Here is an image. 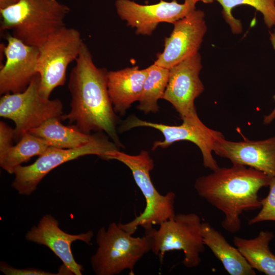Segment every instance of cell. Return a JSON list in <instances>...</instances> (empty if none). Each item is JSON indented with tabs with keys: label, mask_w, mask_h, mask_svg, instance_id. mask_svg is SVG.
Segmentation results:
<instances>
[{
	"label": "cell",
	"mask_w": 275,
	"mask_h": 275,
	"mask_svg": "<svg viewBox=\"0 0 275 275\" xmlns=\"http://www.w3.org/2000/svg\"><path fill=\"white\" fill-rule=\"evenodd\" d=\"M197 2L184 0H160L154 4L142 5L131 0H116L115 6L120 18L135 29L137 35L150 36L161 22L173 24L196 9Z\"/></svg>",
	"instance_id": "obj_11"
},
{
	"label": "cell",
	"mask_w": 275,
	"mask_h": 275,
	"mask_svg": "<svg viewBox=\"0 0 275 275\" xmlns=\"http://www.w3.org/2000/svg\"><path fill=\"white\" fill-rule=\"evenodd\" d=\"M14 129L3 121L0 122V158L13 146Z\"/></svg>",
	"instance_id": "obj_26"
},
{
	"label": "cell",
	"mask_w": 275,
	"mask_h": 275,
	"mask_svg": "<svg viewBox=\"0 0 275 275\" xmlns=\"http://www.w3.org/2000/svg\"><path fill=\"white\" fill-rule=\"evenodd\" d=\"M103 159L116 160L126 165L145 199L144 211L129 222L119 223L122 228L133 234L139 226L146 231L175 214L176 195L172 191L161 195L155 188L150 174L154 167V161L147 151L142 150L138 154L132 155L115 149L106 152Z\"/></svg>",
	"instance_id": "obj_4"
},
{
	"label": "cell",
	"mask_w": 275,
	"mask_h": 275,
	"mask_svg": "<svg viewBox=\"0 0 275 275\" xmlns=\"http://www.w3.org/2000/svg\"><path fill=\"white\" fill-rule=\"evenodd\" d=\"M202 222L194 213L175 214L159 225L146 230L151 240V251L161 258L169 251H182V261L186 267L198 266L201 262V254L205 244L202 234Z\"/></svg>",
	"instance_id": "obj_6"
},
{
	"label": "cell",
	"mask_w": 275,
	"mask_h": 275,
	"mask_svg": "<svg viewBox=\"0 0 275 275\" xmlns=\"http://www.w3.org/2000/svg\"><path fill=\"white\" fill-rule=\"evenodd\" d=\"M107 72L95 65L84 42L69 76L70 111L61 118L84 133L104 132L118 147H124L117 133L118 118L108 92Z\"/></svg>",
	"instance_id": "obj_1"
},
{
	"label": "cell",
	"mask_w": 275,
	"mask_h": 275,
	"mask_svg": "<svg viewBox=\"0 0 275 275\" xmlns=\"http://www.w3.org/2000/svg\"><path fill=\"white\" fill-rule=\"evenodd\" d=\"M148 68L137 108L147 114L159 111L158 100L162 99L169 76V69L153 64Z\"/></svg>",
	"instance_id": "obj_22"
},
{
	"label": "cell",
	"mask_w": 275,
	"mask_h": 275,
	"mask_svg": "<svg viewBox=\"0 0 275 275\" xmlns=\"http://www.w3.org/2000/svg\"><path fill=\"white\" fill-rule=\"evenodd\" d=\"M60 117L48 119L39 127L29 132L44 140L50 146L73 149L82 146L93 139L95 134H86L74 125L62 124Z\"/></svg>",
	"instance_id": "obj_20"
},
{
	"label": "cell",
	"mask_w": 275,
	"mask_h": 275,
	"mask_svg": "<svg viewBox=\"0 0 275 275\" xmlns=\"http://www.w3.org/2000/svg\"><path fill=\"white\" fill-rule=\"evenodd\" d=\"M93 235L91 230L78 234L67 233L60 228L59 221L54 217L46 214L41 218L37 225L26 232L25 238L28 241L49 249L63 262L62 266L67 273L81 275L84 268L74 259L71 244L75 241L80 240L89 245Z\"/></svg>",
	"instance_id": "obj_15"
},
{
	"label": "cell",
	"mask_w": 275,
	"mask_h": 275,
	"mask_svg": "<svg viewBox=\"0 0 275 275\" xmlns=\"http://www.w3.org/2000/svg\"><path fill=\"white\" fill-rule=\"evenodd\" d=\"M148 74V68L132 66L107 72V89L114 109L124 115L127 109L139 100Z\"/></svg>",
	"instance_id": "obj_17"
},
{
	"label": "cell",
	"mask_w": 275,
	"mask_h": 275,
	"mask_svg": "<svg viewBox=\"0 0 275 275\" xmlns=\"http://www.w3.org/2000/svg\"><path fill=\"white\" fill-rule=\"evenodd\" d=\"M204 17V12L196 9L174 22L171 34L164 39L163 50L154 64L169 69L199 52L207 31Z\"/></svg>",
	"instance_id": "obj_12"
},
{
	"label": "cell",
	"mask_w": 275,
	"mask_h": 275,
	"mask_svg": "<svg viewBox=\"0 0 275 275\" xmlns=\"http://www.w3.org/2000/svg\"><path fill=\"white\" fill-rule=\"evenodd\" d=\"M49 147L46 141L28 131L0 158L1 167L12 174L16 168L28 161L32 157L41 155Z\"/></svg>",
	"instance_id": "obj_21"
},
{
	"label": "cell",
	"mask_w": 275,
	"mask_h": 275,
	"mask_svg": "<svg viewBox=\"0 0 275 275\" xmlns=\"http://www.w3.org/2000/svg\"><path fill=\"white\" fill-rule=\"evenodd\" d=\"M0 270L5 275H61L36 268H17L4 261L0 262Z\"/></svg>",
	"instance_id": "obj_25"
},
{
	"label": "cell",
	"mask_w": 275,
	"mask_h": 275,
	"mask_svg": "<svg viewBox=\"0 0 275 275\" xmlns=\"http://www.w3.org/2000/svg\"><path fill=\"white\" fill-rule=\"evenodd\" d=\"M213 152L229 159L232 164L250 167L275 177V136L261 141L219 140Z\"/></svg>",
	"instance_id": "obj_16"
},
{
	"label": "cell",
	"mask_w": 275,
	"mask_h": 275,
	"mask_svg": "<svg viewBox=\"0 0 275 275\" xmlns=\"http://www.w3.org/2000/svg\"><path fill=\"white\" fill-rule=\"evenodd\" d=\"M182 120L183 122L180 125H169L144 121L132 116L120 126V131L123 132L138 127H148L159 130L163 134L164 140L155 141L151 149L152 151L158 147L166 148L176 142H191L201 150L204 167L212 171L217 169L219 166L213 157L212 152L217 142L224 138V135L206 126L198 114Z\"/></svg>",
	"instance_id": "obj_10"
},
{
	"label": "cell",
	"mask_w": 275,
	"mask_h": 275,
	"mask_svg": "<svg viewBox=\"0 0 275 275\" xmlns=\"http://www.w3.org/2000/svg\"><path fill=\"white\" fill-rule=\"evenodd\" d=\"M268 186V194L265 198L260 200V211L248 221L249 225H253L264 221L275 222V177L271 178Z\"/></svg>",
	"instance_id": "obj_24"
},
{
	"label": "cell",
	"mask_w": 275,
	"mask_h": 275,
	"mask_svg": "<svg viewBox=\"0 0 275 275\" xmlns=\"http://www.w3.org/2000/svg\"><path fill=\"white\" fill-rule=\"evenodd\" d=\"M2 45L6 62L0 70V94L23 92L38 74V47L28 45L8 34Z\"/></svg>",
	"instance_id": "obj_14"
},
{
	"label": "cell",
	"mask_w": 275,
	"mask_h": 275,
	"mask_svg": "<svg viewBox=\"0 0 275 275\" xmlns=\"http://www.w3.org/2000/svg\"><path fill=\"white\" fill-rule=\"evenodd\" d=\"M69 12L68 6L57 0H18L0 9L1 30H12L13 36L39 47L65 26L64 20Z\"/></svg>",
	"instance_id": "obj_3"
},
{
	"label": "cell",
	"mask_w": 275,
	"mask_h": 275,
	"mask_svg": "<svg viewBox=\"0 0 275 275\" xmlns=\"http://www.w3.org/2000/svg\"><path fill=\"white\" fill-rule=\"evenodd\" d=\"M40 76L37 74L23 92L3 95L0 100V116L11 120L15 125L14 140L19 141L31 129L48 119L61 117L63 105L59 99L43 97L39 92Z\"/></svg>",
	"instance_id": "obj_9"
},
{
	"label": "cell",
	"mask_w": 275,
	"mask_h": 275,
	"mask_svg": "<svg viewBox=\"0 0 275 275\" xmlns=\"http://www.w3.org/2000/svg\"><path fill=\"white\" fill-rule=\"evenodd\" d=\"M270 33V40L271 44L275 50V31ZM273 98L275 100V94L273 96ZM275 119V107L272 111L267 116H265L263 120V122L265 124H268L271 123L273 120Z\"/></svg>",
	"instance_id": "obj_27"
},
{
	"label": "cell",
	"mask_w": 275,
	"mask_h": 275,
	"mask_svg": "<svg viewBox=\"0 0 275 275\" xmlns=\"http://www.w3.org/2000/svg\"><path fill=\"white\" fill-rule=\"evenodd\" d=\"M202 234L208 246L231 275H256L236 247L231 245L219 231L207 222L202 223Z\"/></svg>",
	"instance_id": "obj_18"
},
{
	"label": "cell",
	"mask_w": 275,
	"mask_h": 275,
	"mask_svg": "<svg viewBox=\"0 0 275 275\" xmlns=\"http://www.w3.org/2000/svg\"><path fill=\"white\" fill-rule=\"evenodd\" d=\"M196 2H202L205 4H210L213 2L214 0H193Z\"/></svg>",
	"instance_id": "obj_29"
},
{
	"label": "cell",
	"mask_w": 275,
	"mask_h": 275,
	"mask_svg": "<svg viewBox=\"0 0 275 275\" xmlns=\"http://www.w3.org/2000/svg\"><path fill=\"white\" fill-rule=\"evenodd\" d=\"M271 179L255 169L233 164L199 177L194 188L200 197L224 214L223 228L235 233L241 229L243 212L261 208L258 192L268 186Z\"/></svg>",
	"instance_id": "obj_2"
},
{
	"label": "cell",
	"mask_w": 275,
	"mask_h": 275,
	"mask_svg": "<svg viewBox=\"0 0 275 275\" xmlns=\"http://www.w3.org/2000/svg\"><path fill=\"white\" fill-rule=\"evenodd\" d=\"M83 43L78 30L65 26L38 47L37 72L39 92L43 97L49 98L55 88L65 84L67 67L77 59Z\"/></svg>",
	"instance_id": "obj_7"
},
{
	"label": "cell",
	"mask_w": 275,
	"mask_h": 275,
	"mask_svg": "<svg viewBox=\"0 0 275 275\" xmlns=\"http://www.w3.org/2000/svg\"><path fill=\"white\" fill-rule=\"evenodd\" d=\"M18 0H0V9H3L6 8L9 6H11Z\"/></svg>",
	"instance_id": "obj_28"
},
{
	"label": "cell",
	"mask_w": 275,
	"mask_h": 275,
	"mask_svg": "<svg viewBox=\"0 0 275 275\" xmlns=\"http://www.w3.org/2000/svg\"><path fill=\"white\" fill-rule=\"evenodd\" d=\"M274 237L272 232L261 231L253 239L235 236L233 243L253 269L266 275H275V255L269 246Z\"/></svg>",
	"instance_id": "obj_19"
},
{
	"label": "cell",
	"mask_w": 275,
	"mask_h": 275,
	"mask_svg": "<svg viewBox=\"0 0 275 275\" xmlns=\"http://www.w3.org/2000/svg\"><path fill=\"white\" fill-rule=\"evenodd\" d=\"M132 235L115 222L107 228H99L96 238L98 247L90 259L96 274L117 275L126 269L133 274L137 262L151 251V240L146 234Z\"/></svg>",
	"instance_id": "obj_5"
},
{
	"label": "cell",
	"mask_w": 275,
	"mask_h": 275,
	"mask_svg": "<svg viewBox=\"0 0 275 275\" xmlns=\"http://www.w3.org/2000/svg\"><path fill=\"white\" fill-rule=\"evenodd\" d=\"M202 68L201 57L198 52L169 69L162 99L173 105L181 119L197 114L195 100L204 89L199 77Z\"/></svg>",
	"instance_id": "obj_13"
},
{
	"label": "cell",
	"mask_w": 275,
	"mask_h": 275,
	"mask_svg": "<svg viewBox=\"0 0 275 275\" xmlns=\"http://www.w3.org/2000/svg\"><path fill=\"white\" fill-rule=\"evenodd\" d=\"M102 132L97 133L90 142L76 148L61 149L50 146L38 156L34 163L15 168L11 186L19 194L30 196L36 190L44 177L61 164L87 155H96L103 159L106 152L119 149Z\"/></svg>",
	"instance_id": "obj_8"
},
{
	"label": "cell",
	"mask_w": 275,
	"mask_h": 275,
	"mask_svg": "<svg viewBox=\"0 0 275 275\" xmlns=\"http://www.w3.org/2000/svg\"><path fill=\"white\" fill-rule=\"evenodd\" d=\"M222 7V14L234 34L242 31L240 20L234 17L233 9L238 6L246 5L259 11L263 16L264 23L268 28L275 25V0H215Z\"/></svg>",
	"instance_id": "obj_23"
}]
</instances>
